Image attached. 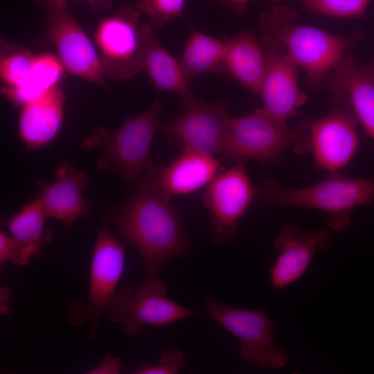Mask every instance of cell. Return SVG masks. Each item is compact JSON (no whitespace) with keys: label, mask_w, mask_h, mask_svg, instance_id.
Wrapping results in <instances>:
<instances>
[{"label":"cell","mask_w":374,"mask_h":374,"mask_svg":"<svg viewBox=\"0 0 374 374\" xmlns=\"http://www.w3.org/2000/svg\"><path fill=\"white\" fill-rule=\"evenodd\" d=\"M67 1L68 0H46V9H67Z\"/></svg>","instance_id":"obj_32"},{"label":"cell","mask_w":374,"mask_h":374,"mask_svg":"<svg viewBox=\"0 0 374 374\" xmlns=\"http://www.w3.org/2000/svg\"><path fill=\"white\" fill-rule=\"evenodd\" d=\"M186 0H138L136 9L150 19L155 29L162 28L168 22L180 17Z\"/></svg>","instance_id":"obj_27"},{"label":"cell","mask_w":374,"mask_h":374,"mask_svg":"<svg viewBox=\"0 0 374 374\" xmlns=\"http://www.w3.org/2000/svg\"><path fill=\"white\" fill-rule=\"evenodd\" d=\"M249 1L250 0H227L233 8L239 12H242L245 10L246 6Z\"/></svg>","instance_id":"obj_33"},{"label":"cell","mask_w":374,"mask_h":374,"mask_svg":"<svg viewBox=\"0 0 374 374\" xmlns=\"http://www.w3.org/2000/svg\"><path fill=\"white\" fill-rule=\"evenodd\" d=\"M330 112L310 123L309 141L316 165L329 173L338 172L355 156L359 145V122L344 98Z\"/></svg>","instance_id":"obj_12"},{"label":"cell","mask_w":374,"mask_h":374,"mask_svg":"<svg viewBox=\"0 0 374 374\" xmlns=\"http://www.w3.org/2000/svg\"><path fill=\"white\" fill-rule=\"evenodd\" d=\"M140 11L125 8L102 19L94 34L103 73L116 80L143 72Z\"/></svg>","instance_id":"obj_10"},{"label":"cell","mask_w":374,"mask_h":374,"mask_svg":"<svg viewBox=\"0 0 374 374\" xmlns=\"http://www.w3.org/2000/svg\"><path fill=\"white\" fill-rule=\"evenodd\" d=\"M266 55L265 71L259 93L260 108L277 121H287L296 114V109L307 101L298 85L299 66L287 53L263 49Z\"/></svg>","instance_id":"obj_15"},{"label":"cell","mask_w":374,"mask_h":374,"mask_svg":"<svg viewBox=\"0 0 374 374\" xmlns=\"http://www.w3.org/2000/svg\"><path fill=\"white\" fill-rule=\"evenodd\" d=\"M45 32L64 69L109 91L98 50L67 9H46Z\"/></svg>","instance_id":"obj_13"},{"label":"cell","mask_w":374,"mask_h":374,"mask_svg":"<svg viewBox=\"0 0 374 374\" xmlns=\"http://www.w3.org/2000/svg\"><path fill=\"white\" fill-rule=\"evenodd\" d=\"M244 164L234 163L231 168L222 170L204 193V204L211 215L209 231L215 244L231 241L240 219L256 197Z\"/></svg>","instance_id":"obj_11"},{"label":"cell","mask_w":374,"mask_h":374,"mask_svg":"<svg viewBox=\"0 0 374 374\" xmlns=\"http://www.w3.org/2000/svg\"><path fill=\"white\" fill-rule=\"evenodd\" d=\"M206 306L210 317L240 341L242 360L267 368L286 364L285 353L274 341V322L264 311L231 308L212 297L207 298Z\"/></svg>","instance_id":"obj_9"},{"label":"cell","mask_w":374,"mask_h":374,"mask_svg":"<svg viewBox=\"0 0 374 374\" xmlns=\"http://www.w3.org/2000/svg\"><path fill=\"white\" fill-rule=\"evenodd\" d=\"M374 182L364 178L348 177L338 172L312 185L294 189L283 188L267 177L256 192L262 207L310 208L323 211L328 226L337 231L349 226L353 209L373 204Z\"/></svg>","instance_id":"obj_4"},{"label":"cell","mask_w":374,"mask_h":374,"mask_svg":"<svg viewBox=\"0 0 374 374\" xmlns=\"http://www.w3.org/2000/svg\"><path fill=\"white\" fill-rule=\"evenodd\" d=\"M87 2L92 10L101 12L109 9L112 5L113 0H82Z\"/></svg>","instance_id":"obj_31"},{"label":"cell","mask_w":374,"mask_h":374,"mask_svg":"<svg viewBox=\"0 0 374 374\" xmlns=\"http://www.w3.org/2000/svg\"><path fill=\"white\" fill-rule=\"evenodd\" d=\"M64 70L57 56L49 53L37 55L26 82L15 88L1 87V93L22 107L57 86Z\"/></svg>","instance_id":"obj_24"},{"label":"cell","mask_w":374,"mask_h":374,"mask_svg":"<svg viewBox=\"0 0 374 374\" xmlns=\"http://www.w3.org/2000/svg\"><path fill=\"white\" fill-rule=\"evenodd\" d=\"M179 98V116L160 126L168 143L181 150L222 154L227 158V103L224 100L206 102L192 93Z\"/></svg>","instance_id":"obj_6"},{"label":"cell","mask_w":374,"mask_h":374,"mask_svg":"<svg viewBox=\"0 0 374 374\" xmlns=\"http://www.w3.org/2000/svg\"><path fill=\"white\" fill-rule=\"evenodd\" d=\"M35 55L26 48L9 46L1 55L0 76L5 88L17 87L28 80Z\"/></svg>","instance_id":"obj_25"},{"label":"cell","mask_w":374,"mask_h":374,"mask_svg":"<svg viewBox=\"0 0 374 374\" xmlns=\"http://www.w3.org/2000/svg\"><path fill=\"white\" fill-rule=\"evenodd\" d=\"M371 64L373 65V66L374 67V62L371 63Z\"/></svg>","instance_id":"obj_34"},{"label":"cell","mask_w":374,"mask_h":374,"mask_svg":"<svg viewBox=\"0 0 374 374\" xmlns=\"http://www.w3.org/2000/svg\"><path fill=\"white\" fill-rule=\"evenodd\" d=\"M162 107L163 103L157 98L147 110L127 117L115 130L96 126L81 146L86 150H102L103 154L97 161L100 170L119 176L127 185L135 182L141 175L162 166L150 157L154 135L161 126Z\"/></svg>","instance_id":"obj_3"},{"label":"cell","mask_w":374,"mask_h":374,"mask_svg":"<svg viewBox=\"0 0 374 374\" xmlns=\"http://www.w3.org/2000/svg\"><path fill=\"white\" fill-rule=\"evenodd\" d=\"M6 262L20 265L19 253L15 240L5 232H0V265Z\"/></svg>","instance_id":"obj_29"},{"label":"cell","mask_w":374,"mask_h":374,"mask_svg":"<svg viewBox=\"0 0 374 374\" xmlns=\"http://www.w3.org/2000/svg\"><path fill=\"white\" fill-rule=\"evenodd\" d=\"M181 151L154 174L157 184L170 195H188L207 186L223 168L220 160L214 155Z\"/></svg>","instance_id":"obj_18"},{"label":"cell","mask_w":374,"mask_h":374,"mask_svg":"<svg viewBox=\"0 0 374 374\" xmlns=\"http://www.w3.org/2000/svg\"><path fill=\"white\" fill-rule=\"evenodd\" d=\"M326 84L335 98H345L359 123L374 141V68L346 56L330 73Z\"/></svg>","instance_id":"obj_17"},{"label":"cell","mask_w":374,"mask_h":374,"mask_svg":"<svg viewBox=\"0 0 374 374\" xmlns=\"http://www.w3.org/2000/svg\"><path fill=\"white\" fill-rule=\"evenodd\" d=\"M64 101L65 96L57 85L22 106L18 132L28 150L46 146L57 135L63 121Z\"/></svg>","instance_id":"obj_19"},{"label":"cell","mask_w":374,"mask_h":374,"mask_svg":"<svg viewBox=\"0 0 374 374\" xmlns=\"http://www.w3.org/2000/svg\"><path fill=\"white\" fill-rule=\"evenodd\" d=\"M224 73L250 93L259 95L266 66V55L253 33L242 31L227 40Z\"/></svg>","instance_id":"obj_21"},{"label":"cell","mask_w":374,"mask_h":374,"mask_svg":"<svg viewBox=\"0 0 374 374\" xmlns=\"http://www.w3.org/2000/svg\"><path fill=\"white\" fill-rule=\"evenodd\" d=\"M122 364L119 358L107 355L104 357L99 365L89 371L91 374H117L122 369Z\"/></svg>","instance_id":"obj_30"},{"label":"cell","mask_w":374,"mask_h":374,"mask_svg":"<svg viewBox=\"0 0 374 374\" xmlns=\"http://www.w3.org/2000/svg\"><path fill=\"white\" fill-rule=\"evenodd\" d=\"M315 14L341 18L360 17L372 0H297Z\"/></svg>","instance_id":"obj_26"},{"label":"cell","mask_w":374,"mask_h":374,"mask_svg":"<svg viewBox=\"0 0 374 374\" xmlns=\"http://www.w3.org/2000/svg\"><path fill=\"white\" fill-rule=\"evenodd\" d=\"M331 244V238L325 230H308L296 224L283 226L274 241L280 253L269 269L273 287L282 289L299 279L314 253L328 250Z\"/></svg>","instance_id":"obj_14"},{"label":"cell","mask_w":374,"mask_h":374,"mask_svg":"<svg viewBox=\"0 0 374 374\" xmlns=\"http://www.w3.org/2000/svg\"><path fill=\"white\" fill-rule=\"evenodd\" d=\"M157 171L137 179L130 193L106 219L117 228L125 242L139 251L147 280L154 278L164 264L188 256L191 249L180 211L171 195L157 184Z\"/></svg>","instance_id":"obj_1"},{"label":"cell","mask_w":374,"mask_h":374,"mask_svg":"<svg viewBox=\"0 0 374 374\" xmlns=\"http://www.w3.org/2000/svg\"><path fill=\"white\" fill-rule=\"evenodd\" d=\"M166 287L159 279H149L133 292L129 287L116 292L108 319L123 324L130 337L139 335L145 325L161 326L188 317L209 318L166 297Z\"/></svg>","instance_id":"obj_8"},{"label":"cell","mask_w":374,"mask_h":374,"mask_svg":"<svg viewBox=\"0 0 374 374\" xmlns=\"http://www.w3.org/2000/svg\"><path fill=\"white\" fill-rule=\"evenodd\" d=\"M227 40L195 30H190L180 61L183 74L188 85L204 73H224Z\"/></svg>","instance_id":"obj_23"},{"label":"cell","mask_w":374,"mask_h":374,"mask_svg":"<svg viewBox=\"0 0 374 374\" xmlns=\"http://www.w3.org/2000/svg\"><path fill=\"white\" fill-rule=\"evenodd\" d=\"M47 217L37 198L25 204L7 222L11 238L19 249L20 265H26L31 257L40 255L43 246L52 238L53 231L44 229Z\"/></svg>","instance_id":"obj_22"},{"label":"cell","mask_w":374,"mask_h":374,"mask_svg":"<svg viewBox=\"0 0 374 374\" xmlns=\"http://www.w3.org/2000/svg\"><path fill=\"white\" fill-rule=\"evenodd\" d=\"M296 18L294 10L280 5L265 12L259 25L262 48L288 54L305 72L308 85L319 91L363 33L357 30L350 35H337L297 24Z\"/></svg>","instance_id":"obj_2"},{"label":"cell","mask_w":374,"mask_h":374,"mask_svg":"<svg viewBox=\"0 0 374 374\" xmlns=\"http://www.w3.org/2000/svg\"><path fill=\"white\" fill-rule=\"evenodd\" d=\"M141 53L143 73H146L160 91L190 93L180 62L157 38L152 26L143 23L141 28Z\"/></svg>","instance_id":"obj_20"},{"label":"cell","mask_w":374,"mask_h":374,"mask_svg":"<svg viewBox=\"0 0 374 374\" xmlns=\"http://www.w3.org/2000/svg\"><path fill=\"white\" fill-rule=\"evenodd\" d=\"M125 243L107 229L98 233L91 262L89 291L85 304L74 301L70 321L74 325L86 321L89 324V339L97 337L100 319L109 310L115 298L116 286L125 265Z\"/></svg>","instance_id":"obj_7"},{"label":"cell","mask_w":374,"mask_h":374,"mask_svg":"<svg viewBox=\"0 0 374 374\" xmlns=\"http://www.w3.org/2000/svg\"><path fill=\"white\" fill-rule=\"evenodd\" d=\"M310 123L295 128L274 119L260 108L242 116L229 117L226 130L227 159L246 162L256 160L276 165L289 148L298 154L310 150Z\"/></svg>","instance_id":"obj_5"},{"label":"cell","mask_w":374,"mask_h":374,"mask_svg":"<svg viewBox=\"0 0 374 374\" xmlns=\"http://www.w3.org/2000/svg\"><path fill=\"white\" fill-rule=\"evenodd\" d=\"M55 173L53 183L38 182L37 196L47 217L60 220L68 229L78 217L88 214L95 202L82 197L89 181L85 172L67 161L58 165Z\"/></svg>","instance_id":"obj_16"},{"label":"cell","mask_w":374,"mask_h":374,"mask_svg":"<svg viewBox=\"0 0 374 374\" xmlns=\"http://www.w3.org/2000/svg\"><path fill=\"white\" fill-rule=\"evenodd\" d=\"M182 350L178 348L164 350L159 362L154 365L142 364L134 372L136 374H176L184 366Z\"/></svg>","instance_id":"obj_28"}]
</instances>
